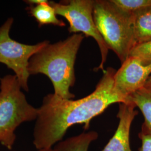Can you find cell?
<instances>
[{
  "mask_svg": "<svg viewBox=\"0 0 151 151\" xmlns=\"http://www.w3.org/2000/svg\"><path fill=\"white\" fill-rule=\"evenodd\" d=\"M116 71L109 67L95 90L86 97L73 100L50 93L44 96L38 108L33 132V144L37 150L53 148L62 140L67 130L76 124H84L88 129L92 119L115 103H126L114 90Z\"/></svg>",
  "mask_w": 151,
  "mask_h": 151,
  "instance_id": "6da1fadb",
  "label": "cell"
},
{
  "mask_svg": "<svg viewBox=\"0 0 151 151\" xmlns=\"http://www.w3.org/2000/svg\"><path fill=\"white\" fill-rule=\"evenodd\" d=\"M84 37L81 33L73 34L64 40L49 43L29 60V75L47 76L53 86L54 94L64 99H73L75 95L70 88L75 83V64Z\"/></svg>",
  "mask_w": 151,
  "mask_h": 151,
  "instance_id": "7a4b0ae2",
  "label": "cell"
},
{
  "mask_svg": "<svg viewBox=\"0 0 151 151\" xmlns=\"http://www.w3.org/2000/svg\"><path fill=\"white\" fill-rule=\"evenodd\" d=\"M16 76L0 78V144L11 150L15 130L22 123L35 120L38 109L27 102Z\"/></svg>",
  "mask_w": 151,
  "mask_h": 151,
  "instance_id": "3957f363",
  "label": "cell"
},
{
  "mask_svg": "<svg viewBox=\"0 0 151 151\" xmlns=\"http://www.w3.org/2000/svg\"><path fill=\"white\" fill-rule=\"evenodd\" d=\"M93 17L108 48L113 50L122 63L135 47L132 16L120 11L110 0H95Z\"/></svg>",
  "mask_w": 151,
  "mask_h": 151,
  "instance_id": "277c9868",
  "label": "cell"
},
{
  "mask_svg": "<svg viewBox=\"0 0 151 151\" xmlns=\"http://www.w3.org/2000/svg\"><path fill=\"white\" fill-rule=\"evenodd\" d=\"M57 15L62 16L68 22V32H81L86 37H92L96 42L100 49L101 60L95 70H104L109 49L95 25L93 17V0H70L55 2L49 1Z\"/></svg>",
  "mask_w": 151,
  "mask_h": 151,
  "instance_id": "5b68a950",
  "label": "cell"
},
{
  "mask_svg": "<svg viewBox=\"0 0 151 151\" xmlns=\"http://www.w3.org/2000/svg\"><path fill=\"white\" fill-rule=\"evenodd\" d=\"M14 21L12 17H9L0 27V63L14 72L22 89L28 91L29 60L49 42L44 40L34 45H28L12 39L10 32Z\"/></svg>",
  "mask_w": 151,
  "mask_h": 151,
  "instance_id": "8992f818",
  "label": "cell"
},
{
  "mask_svg": "<svg viewBox=\"0 0 151 151\" xmlns=\"http://www.w3.org/2000/svg\"><path fill=\"white\" fill-rule=\"evenodd\" d=\"M151 75V63L143 65L137 57L129 56L115 73L114 90L128 102L132 94L145 87Z\"/></svg>",
  "mask_w": 151,
  "mask_h": 151,
  "instance_id": "52a82bcc",
  "label": "cell"
},
{
  "mask_svg": "<svg viewBox=\"0 0 151 151\" xmlns=\"http://www.w3.org/2000/svg\"><path fill=\"white\" fill-rule=\"evenodd\" d=\"M131 101L119 104V124L114 134L101 151H132L130 145L131 125L138 111Z\"/></svg>",
  "mask_w": 151,
  "mask_h": 151,
  "instance_id": "ba28073f",
  "label": "cell"
},
{
  "mask_svg": "<svg viewBox=\"0 0 151 151\" xmlns=\"http://www.w3.org/2000/svg\"><path fill=\"white\" fill-rule=\"evenodd\" d=\"M132 25L135 47L151 42V7L134 13Z\"/></svg>",
  "mask_w": 151,
  "mask_h": 151,
  "instance_id": "9c48e42d",
  "label": "cell"
},
{
  "mask_svg": "<svg viewBox=\"0 0 151 151\" xmlns=\"http://www.w3.org/2000/svg\"><path fill=\"white\" fill-rule=\"evenodd\" d=\"M26 10L30 16L35 18L39 27L47 25L60 27L65 26V22L57 18L55 10L49 1L37 5H29Z\"/></svg>",
  "mask_w": 151,
  "mask_h": 151,
  "instance_id": "30bf717a",
  "label": "cell"
},
{
  "mask_svg": "<svg viewBox=\"0 0 151 151\" xmlns=\"http://www.w3.org/2000/svg\"><path fill=\"white\" fill-rule=\"evenodd\" d=\"M98 137L99 134L95 131L83 132L60 141L53 149L54 151H88L90 144Z\"/></svg>",
  "mask_w": 151,
  "mask_h": 151,
  "instance_id": "8fae6325",
  "label": "cell"
},
{
  "mask_svg": "<svg viewBox=\"0 0 151 151\" xmlns=\"http://www.w3.org/2000/svg\"><path fill=\"white\" fill-rule=\"evenodd\" d=\"M129 101L134 103L140 109L145 122L143 123L151 132V90L143 87L129 97Z\"/></svg>",
  "mask_w": 151,
  "mask_h": 151,
  "instance_id": "7c38bea8",
  "label": "cell"
},
{
  "mask_svg": "<svg viewBox=\"0 0 151 151\" xmlns=\"http://www.w3.org/2000/svg\"><path fill=\"white\" fill-rule=\"evenodd\" d=\"M119 10L132 16L137 11L151 7V0H110Z\"/></svg>",
  "mask_w": 151,
  "mask_h": 151,
  "instance_id": "4fadbf2b",
  "label": "cell"
},
{
  "mask_svg": "<svg viewBox=\"0 0 151 151\" xmlns=\"http://www.w3.org/2000/svg\"><path fill=\"white\" fill-rule=\"evenodd\" d=\"M129 56L137 57L143 65L151 64V42L135 46L130 52Z\"/></svg>",
  "mask_w": 151,
  "mask_h": 151,
  "instance_id": "5bb4252c",
  "label": "cell"
},
{
  "mask_svg": "<svg viewBox=\"0 0 151 151\" xmlns=\"http://www.w3.org/2000/svg\"><path fill=\"white\" fill-rule=\"evenodd\" d=\"M138 137L142 141V146L139 148V151H151V132L144 124L142 125Z\"/></svg>",
  "mask_w": 151,
  "mask_h": 151,
  "instance_id": "9a60e30c",
  "label": "cell"
},
{
  "mask_svg": "<svg viewBox=\"0 0 151 151\" xmlns=\"http://www.w3.org/2000/svg\"><path fill=\"white\" fill-rule=\"evenodd\" d=\"M24 1L25 2V3L29 4V5H39L41 4L47 2L48 1H47V0H27V1Z\"/></svg>",
  "mask_w": 151,
  "mask_h": 151,
  "instance_id": "2e32d148",
  "label": "cell"
},
{
  "mask_svg": "<svg viewBox=\"0 0 151 151\" xmlns=\"http://www.w3.org/2000/svg\"><path fill=\"white\" fill-rule=\"evenodd\" d=\"M144 87H145L147 89H149V90H151V75L149 77L148 80L146 82V85Z\"/></svg>",
  "mask_w": 151,
  "mask_h": 151,
  "instance_id": "e0dca14e",
  "label": "cell"
},
{
  "mask_svg": "<svg viewBox=\"0 0 151 151\" xmlns=\"http://www.w3.org/2000/svg\"><path fill=\"white\" fill-rule=\"evenodd\" d=\"M37 151H54L53 148H43V149H40L38 150Z\"/></svg>",
  "mask_w": 151,
  "mask_h": 151,
  "instance_id": "ac0fdd59",
  "label": "cell"
}]
</instances>
